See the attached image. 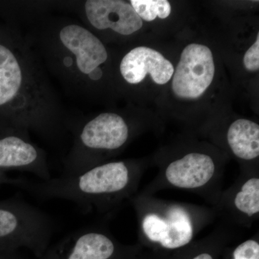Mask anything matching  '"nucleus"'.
I'll list each match as a JSON object with an SVG mask.
<instances>
[{"mask_svg":"<svg viewBox=\"0 0 259 259\" xmlns=\"http://www.w3.org/2000/svg\"><path fill=\"white\" fill-rule=\"evenodd\" d=\"M12 181H13V179L7 176L5 173L0 171V185H3V184L11 185Z\"/></svg>","mask_w":259,"mask_h":259,"instance_id":"obj_20","label":"nucleus"},{"mask_svg":"<svg viewBox=\"0 0 259 259\" xmlns=\"http://www.w3.org/2000/svg\"><path fill=\"white\" fill-rule=\"evenodd\" d=\"M129 3L145 21H153L157 17L166 19L171 13V5L167 0H131Z\"/></svg>","mask_w":259,"mask_h":259,"instance_id":"obj_16","label":"nucleus"},{"mask_svg":"<svg viewBox=\"0 0 259 259\" xmlns=\"http://www.w3.org/2000/svg\"><path fill=\"white\" fill-rule=\"evenodd\" d=\"M142 248L116 239L105 226L81 228L49 245L35 259H139Z\"/></svg>","mask_w":259,"mask_h":259,"instance_id":"obj_8","label":"nucleus"},{"mask_svg":"<svg viewBox=\"0 0 259 259\" xmlns=\"http://www.w3.org/2000/svg\"><path fill=\"white\" fill-rule=\"evenodd\" d=\"M53 2H1L0 15L16 24L52 76L70 96H95L106 79L110 54L82 23L51 14Z\"/></svg>","mask_w":259,"mask_h":259,"instance_id":"obj_1","label":"nucleus"},{"mask_svg":"<svg viewBox=\"0 0 259 259\" xmlns=\"http://www.w3.org/2000/svg\"><path fill=\"white\" fill-rule=\"evenodd\" d=\"M228 259H259L258 235L237 245Z\"/></svg>","mask_w":259,"mask_h":259,"instance_id":"obj_17","label":"nucleus"},{"mask_svg":"<svg viewBox=\"0 0 259 259\" xmlns=\"http://www.w3.org/2000/svg\"><path fill=\"white\" fill-rule=\"evenodd\" d=\"M142 173L134 162L109 161L76 175L48 180L16 178L11 185L40 198L69 201L83 212L107 215L138 193Z\"/></svg>","mask_w":259,"mask_h":259,"instance_id":"obj_3","label":"nucleus"},{"mask_svg":"<svg viewBox=\"0 0 259 259\" xmlns=\"http://www.w3.org/2000/svg\"><path fill=\"white\" fill-rule=\"evenodd\" d=\"M136 212L139 244L156 253L177 251L194 241L215 217L214 209L138 192L129 201Z\"/></svg>","mask_w":259,"mask_h":259,"instance_id":"obj_4","label":"nucleus"},{"mask_svg":"<svg viewBox=\"0 0 259 259\" xmlns=\"http://www.w3.org/2000/svg\"><path fill=\"white\" fill-rule=\"evenodd\" d=\"M223 168L209 153L191 151L162 166L159 174L141 191L153 194L165 189L189 191L214 207L222 193Z\"/></svg>","mask_w":259,"mask_h":259,"instance_id":"obj_6","label":"nucleus"},{"mask_svg":"<svg viewBox=\"0 0 259 259\" xmlns=\"http://www.w3.org/2000/svg\"><path fill=\"white\" fill-rule=\"evenodd\" d=\"M118 72L127 84H139L150 74L155 83L163 85L171 79L175 67L158 51L139 47L131 49L122 56L119 62Z\"/></svg>","mask_w":259,"mask_h":259,"instance_id":"obj_13","label":"nucleus"},{"mask_svg":"<svg viewBox=\"0 0 259 259\" xmlns=\"http://www.w3.org/2000/svg\"><path fill=\"white\" fill-rule=\"evenodd\" d=\"M31 173L40 180L51 178L47 153L30 141V135L14 130H0V171Z\"/></svg>","mask_w":259,"mask_h":259,"instance_id":"obj_11","label":"nucleus"},{"mask_svg":"<svg viewBox=\"0 0 259 259\" xmlns=\"http://www.w3.org/2000/svg\"><path fill=\"white\" fill-rule=\"evenodd\" d=\"M243 65L249 71H257L259 69V33L254 44L245 52L243 57Z\"/></svg>","mask_w":259,"mask_h":259,"instance_id":"obj_18","label":"nucleus"},{"mask_svg":"<svg viewBox=\"0 0 259 259\" xmlns=\"http://www.w3.org/2000/svg\"><path fill=\"white\" fill-rule=\"evenodd\" d=\"M0 259H25L23 255L19 253V250L15 251H6L0 250Z\"/></svg>","mask_w":259,"mask_h":259,"instance_id":"obj_19","label":"nucleus"},{"mask_svg":"<svg viewBox=\"0 0 259 259\" xmlns=\"http://www.w3.org/2000/svg\"><path fill=\"white\" fill-rule=\"evenodd\" d=\"M227 143L232 153L242 161L249 162L259 156V125L247 119H238L228 127Z\"/></svg>","mask_w":259,"mask_h":259,"instance_id":"obj_15","label":"nucleus"},{"mask_svg":"<svg viewBox=\"0 0 259 259\" xmlns=\"http://www.w3.org/2000/svg\"><path fill=\"white\" fill-rule=\"evenodd\" d=\"M215 74V65L209 48L191 44L181 54L172 79L175 96L183 100H196L210 86Z\"/></svg>","mask_w":259,"mask_h":259,"instance_id":"obj_10","label":"nucleus"},{"mask_svg":"<svg viewBox=\"0 0 259 259\" xmlns=\"http://www.w3.org/2000/svg\"><path fill=\"white\" fill-rule=\"evenodd\" d=\"M58 10L76 15L93 32H112L119 36H131L141 30L143 20L133 7L122 0H85L55 2Z\"/></svg>","mask_w":259,"mask_h":259,"instance_id":"obj_9","label":"nucleus"},{"mask_svg":"<svg viewBox=\"0 0 259 259\" xmlns=\"http://www.w3.org/2000/svg\"><path fill=\"white\" fill-rule=\"evenodd\" d=\"M54 223L40 209L19 199L0 201V250L27 248L38 258L50 245Z\"/></svg>","mask_w":259,"mask_h":259,"instance_id":"obj_7","label":"nucleus"},{"mask_svg":"<svg viewBox=\"0 0 259 259\" xmlns=\"http://www.w3.org/2000/svg\"><path fill=\"white\" fill-rule=\"evenodd\" d=\"M229 228L220 227L204 239L177 251L156 253L142 250L139 259H219L233 236Z\"/></svg>","mask_w":259,"mask_h":259,"instance_id":"obj_14","label":"nucleus"},{"mask_svg":"<svg viewBox=\"0 0 259 259\" xmlns=\"http://www.w3.org/2000/svg\"><path fill=\"white\" fill-rule=\"evenodd\" d=\"M73 144L64 162V175H73L109 161L125 147L131 129L125 117L112 112L76 120L71 127Z\"/></svg>","mask_w":259,"mask_h":259,"instance_id":"obj_5","label":"nucleus"},{"mask_svg":"<svg viewBox=\"0 0 259 259\" xmlns=\"http://www.w3.org/2000/svg\"><path fill=\"white\" fill-rule=\"evenodd\" d=\"M227 223L250 227L258 219V173L243 174L228 190L223 191L217 204L212 207Z\"/></svg>","mask_w":259,"mask_h":259,"instance_id":"obj_12","label":"nucleus"},{"mask_svg":"<svg viewBox=\"0 0 259 259\" xmlns=\"http://www.w3.org/2000/svg\"><path fill=\"white\" fill-rule=\"evenodd\" d=\"M0 17V130L59 139L71 131L74 118L18 25Z\"/></svg>","mask_w":259,"mask_h":259,"instance_id":"obj_2","label":"nucleus"}]
</instances>
